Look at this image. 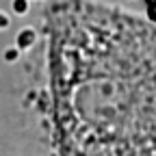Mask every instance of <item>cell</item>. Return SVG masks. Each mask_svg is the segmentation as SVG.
Segmentation results:
<instances>
[{"mask_svg": "<svg viewBox=\"0 0 156 156\" xmlns=\"http://www.w3.org/2000/svg\"><path fill=\"white\" fill-rule=\"evenodd\" d=\"M11 7H13V11H15L17 15H24V13L28 11V0H13Z\"/></svg>", "mask_w": 156, "mask_h": 156, "instance_id": "7a4b0ae2", "label": "cell"}, {"mask_svg": "<svg viewBox=\"0 0 156 156\" xmlns=\"http://www.w3.org/2000/svg\"><path fill=\"white\" fill-rule=\"evenodd\" d=\"M9 26V17L5 13H0V28H7Z\"/></svg>", "mask_w": 156, "mask_h": 156, "instance_id": "277c9868", "label": "cell"}, {"mask_svg": "<svg viewBox=\"0 0 156 156\" xmlns=\"http://www.w3.org/2000/svg\"><path fill=\"white\" fill-rule=\"evenodd\" d=\"M5 56H7V61H15V58L20 56V50H17V48H9V50L5 52Z\"/></svg>", "mask_w": 156, "mask_h": 156, "instance_id": "3957f363", "label": "cell"}, {"mask_svg": "<svg viewBox=\"0 0 156 156\" xmlns=\"http://www.w3.org/2000/svg\"><path fill=\"white\" fill-rule=\"evenodd\" d=\"M33 41H35V30L33 28H24L17 35V50H26L28 46H33Z\"/></svg>", "mask_w": 156, "mask_h": 156, "instance_id": "6da1fadb", "label": "cell"}]
</instances>
